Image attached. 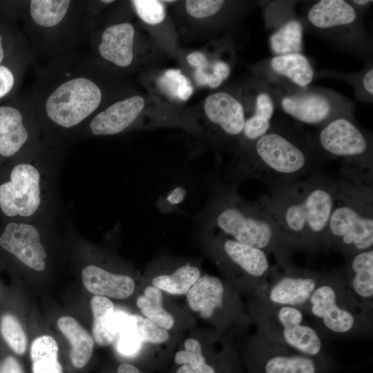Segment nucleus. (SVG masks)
Returning a JSON list of instances; mask_svg holds the SVG:
<instances>
[{"mask_svg": "<svg viewBox=\"0 0 373 373\" xmlns=\"http://www.w3.org/2000/svg\"><path fill=\"white\" fill-rule=\"evenodd\" d=\"M102 69L99 58L80 50L37 68L29 97L47 145L64 149L79 142L84 126L104 106Z\"/></svg>", "mask_w": 373, "mask_h": 373, "instance_id": "f257e3e1", "label": "nucleus"}, {"mask_svg": "<svg viewBox=\"0 0 373 373\" xmlns=\"http://www.w3.org/2000/svg\"><path fill=\"white\" fill-rule=\"evenodd\" d=\"M64 149L39 140L23 150L0 182V212L10 221H58Z\"/></svg>", "mask_w": 373, "mask_h": 373, "instance_id": "f03ea898", "label": "nucleus"}, {"mask_svg": "<svg viewBox=\"0 0 373 373\" xmlns=\"http://www.w3.org/2000/svg\"><path fill=\"white\" fill-rule=\"evenodd\" d=\"M336 180L315 172L303 179L270 188L257 201L271 215L295 250L316 254L334 205Z\"/></svg>", "mask_w": 373, "mask_h": 373, "instance_id": "7ed1b4c3", "label": "nucleus"}, {"mask_svg": "<svg viewBox=\"0 0 373 373\" xmlns=\"http://www.w3.org/2000/svg\"><path fill=\"white\" fill-rule=\"evenodd\" d=\"M324 162L309 133L274 119L267 133L240 150L229 176L236 181L256 180L273 188L319 171Z\"/></svg>", "mask_w": 373, "mask_h": 373, "instance_id": "20e7f679", "label": "nucleus"}, {"mask_svg": "<svg viewBox=\"0 0 373 373\" xmlns=\"http://www.w3.org/2000/svg\"><path fill=\"white\" fill-rule=\"evenodd\" d=\"M195 220L204 228L272 254L276 264L292 260L288 244L268 211L238 192L236 182L214 184L209 202Z\"/></svg>", "mask_w": 373, "mask_h": 373, "instance_id": "39448f33", "label": "nucleus"}, {"mask_svg": "<svg viewBox=\"0 0 373 373\" xmlns=\"http://www.w3.org/2000/svg\"><path fill=\"white\" fill-rule=\"evenodd\" d=\"M19 5L23 33L35 59L79 50L88 41L95 18L90 1L30 0Z\"/></svg>", "mask_w": 373, "mask_h": 373, "instance_id": "423d86ee", "label": "nucleus"}, {"mask_svg": "<svg viewBox=\"0 0 373 373\" xmlns=\"http://www.w3.org/2000/svg\"><path fill=\"white\" fill-rule=\"evenodd\" d=\"M323 249L347 259L373 249V173L341 167Z\"/></svg>", "mask_w": 373, "mask_h": 373, "instance_id": "0eeeda50", "label": "nucleus"}, {"mask_svg": "<svg viewBox=\"0 0 373 373\" xmlns=\"http://www.w3.org/2000/svg\"><path fill=\"white\" fill-rule=\"evenodd\" d=\"M303 310L325 340L358 339L372 335L373 311L352 296L339 270L322 271Z\"/></svg>", "mask_w": 373, "mask_h": 373, "instance_id": "6e6552de", "label": "nucleus"}, {"mask_svg": "<svg viewBox=\"0 0 373 373\" xmlns=\"http://www.w3.org/2000/svg\"><path fill=\"white\" fill-rule=\"evenodd\" d=\"M249 316L267 341L320 359H332L325 340L300 308L271 304L252 294Z\"/></svg>", "mask_w": 373, "mask_h": 373, "instance_id": "1a4fd4ad", "label": "nucleus"}, {"mask_svg": "<svg viewBox=\"0 0 373 373\" xmlns=\"http://www.w3.org/2000/svg\"><path fill=\"white\" fill-rule=\"evenodd\" d=\"M362 16L345 0H321L307 9L303 23L337 48L370 59L372 41Z\"/></svg>", "mask_w": 373, "mask_h": 373, "instance_id": "9d476101", "label": "nucleus"}, {"mask_svg": "<svg viewBox=\"0 0 373 373\" xmlns=\"http://www.w3.org/2000/svg\"><path fill=\"white\" fill-rule=\"evenodd\" d=\"M309 133L325 162L336 160L342 167L373 173L372 136L358 125L354 115L334 118Z\"/></svg>", "mask_w": 373, "mask_h": 373, "instance_id": "9b49d317", "label": "nucleus"}, {"mask_svg": "<svg viewBox=\"0 0 373 373\" xmlns=\"http://www.w3.org/2000/svg\"><path fill=\"white\" fill-rule=\"evenodd\" d=\"M203 236L221 270L241 288L253 293L270 276L273 265L262 250L220 233L204 231Z\"/></svg>", "mask_w": 373, "mask_h": 373, "instance_id": "f8f14e48", "label": "nucleus"}, {"mask_svg": "<svg viewBox=\"0 0 373 373\" xmlns=\"http://www.w3.org/2000/svg\"><path fill=\"white\" fill-rule=\"evenodd\" d=\"M278 104L294 119L318 127L334 118L354 115V104L350 99L323 87L287 91L280 95Z\"/></svg>", "mask_w": 373, "mask_h": 373, "instance_id": "ddd939ff", "label": "nucleus"}, {"mask_svg": "<svg viewBox=\"0 0 373 373\" xmlns=\"http://www.w3.org/2000/svg\"><path fill=\"white\" fill-rule=\"evenodd\" d=\"M57 221L8 222L0 234V247L30 270L43 272L48 265V242Z\"/></svg>", "mask_w": 373, "mask_h": 373, "instance_id": "4468645a", "label": "nucleus"}, {"mask_svg": "<svg viewBox=\"0 0 373 373\" xmlns=\"http://www.w3.org/2000/svg\"><path fill=\"white\" fill-rule=\"evenodd\" d=\"M248 353L251 373H333L339 367L334 358L311 357L271 343L258 334L251 339Z\"/></svg>", "mask_w": 373, "mask_h": 373, "instance_id": "2eb2a0df", "label": "nucleus"}, {"mask_svg": "<svg viewBox=\"0 0 373 373\" xmlns=\"http://www.w3.org/2000/svg\"><path fill=\"white\" fill-rule=\"evenodd\" d=\"M322 271L303 268L292 260L273 265L265 283L252 294L271 304L303 309L313 294Z\"/></svg>", "mask_w": 373, "mask_h": 373, "instance_id": "dca6fc26", "label": "nucleus"}, {"mask_svg": "<svg viewBox=\"0 0 373 373\" xmlns=\"http://www.w3.org/2000/svg\"><path fill=\"white\" fill-rule=\"evenodd\" d=\"M39 140L41 130L29 96L0 106V159L13 158Z\"/></svg>", "mask_w": 373, "mask_h": 373, "instance_id": "f3484780", "label": "nucleus"}, {"mask_svg": "<svg viewBox=\"0 0 373 373\" xmlns=\"http://www.w3.org/2000/svg\"><path fill=\"white\" fill-rule=\"evenodd\" d=\"M228 289L224 282L218 277L204 274L200 276L186 293L190 309L198 313L204 319L213 318L224 310L237 321L248 323L250 316L242 313L234 295L229 297Z\"/></svg>", "mask_w": 373, "mask_h": 373, "instance_id": "a211bd4d", "label": "nucleus"}, {"mask_svg": "<svg viewBox=\"0 0 373 373\" xmlns=\"http://www.w3.org/2000/svg\"><path fill=\"white\" fill-rule=\"evenodd\" d=\"M145 105L140 95L113 102L97 112L82 128L79 141L93 137L114 135L130 128Z\"/></svg>", "mask_w": 373, "mask_h": 373, "instance_id": "6ab92c4d", "label": "nucleus"}, {"mask_svg": "<svg viewBox=\"0 0 373 373\" xmlns=\"http://www.w3.org/2000/svg\"><path fill=\"white\" fill-rule=\"evenodd\" d=\"M135 30L129 22L109 25L100 33L90 32L88 41L102 60L119 68H127L134 59Z\"/></svg>", "mask_w": 373, "mask_h": 373, "instance_id": "aec40b11", "label": "nucleus"}, {"mask_svg": "<svg viewBox=\"0 0 373 373\" xmlns=\"http://www.w3.org/2000/svg\"><path fill=\"white\" fill-rule=\"evenodd\" d=\"M265 80L278 84L287 91L309 86L315 77L314 70L303 53L274 55L264 61Z\"/></svg>", "mask_w": 373, "mask_h": 373, "instance_id": "412c9836", "label": "nucleus"}, {"mask_svg": "<svg viewBox=\"0 0 373 373\" xmlns=\"http://www.w3.org/2000/svg\"><path fill=\"white\" fill-rule=\"evenodd\" d=\"M204 106L207 119L224 136L240 139L246 118L240 101L229 93L217 92L206 98Z\"/></svg>", "mask_w": 373, "mask_h": 373, "instance_id": "4be33fe9", "label": "nucleus"}, {"mask_svg": "<svg viewBox=\"0 0 373 373\" xmlns=\"http://www.w3.org/2000/svg\"><path fill=\"white\" fill-rule=\"evenodd\" d=\"M338 270L352 296L373 311V249L349 258Z\"/></svg>", "mask_w": 373, "mask_h": 373, "instance_id": "5701e85b", "label": "nucleus"}, {"mask_svg": "<svg viewBox=\"0 0 373 373\" xmlns=\"http://www.w3.org/2000/svg\"><path fill=\"white\" fill-rule=\"evenodd\" d=\"M81 277L84 287L95 296L125 299L135 289V281L131 276L112 272L97 263L86 264Z\"/></svg>", "mask_w": 373, "mask_h": 373, "instance_id": "b1692460", "label": "nucleus"}, {"mask_svg": "<svg viewBox=\"0 0 373 373\" xmlns=\"http://www.w3.org/2000/svg\"><path fill=\"white\" fill-rule=\"evenodd\" d=\"M275 110V102L271 93L265 90L256 98L254 112L247 119L240 137V150L264 135L269 130Z\"/></svg>", "mask_w": 373, "mask_h": 373, "instance_id": "393cba45", "label": "nucleus"}, {"mask_svg": "<svg viewBox=\"0 0 373 373\" xmlns=\"http://www.w3.org/2000/svg\"><path fill=\"white\" fill-rule=\"evenodd\" d=\"M57 325L71 345L70 358L73 365L77 368L83 367L92 355L93 338L75 318L70 316L59 318Z\"/></svg>", "mask_w": 373, "mask_h": 373, "instance_id": "a878e982", "label": "nucleus"}, {"mask_svg": "<svg viewBox=\"0 0 373 373\" xmlns=\"http://www.w3.org/2000/svg\"><path fill=\"white\" fill-rule=\"evenodd\" d=\"M303 32L302 20L294 17L283 20L269 37L271 52L275 55L302 53Z\"/></svg>", "mask_w": 373, "mask_h": 373, "instance_id": "bb28decb", "label": "nucleus"}, {"mask_svg": "<svg viewBox=\"0 0 373 373\" xmlns=\"http://www.w3.org/2000/svg\"><path fill=\"white\" fill-rule=\"evenodd\" d=\"M93 315V335L101 346H107L117 338L114 326L115 307L106 297L95 296L90 300Z\"/></svg>", "mask_w": 373, "mask_h": 373, "instance_id": "cd10ccee", "label": "nucleus"}, {"mask_svg": "<svg viewBox=\"0 0 373 373\" xmlns=\"http://www.w3.org/2000/svg\"><path fill=\"white\" fill-rule=\"evenodd\" d=\"M201 276L198 267L191 264H180L170 274L155 276L152 285L171 295L186 294Z\"/></svg>", "mask_w": 373, "mask_h": 373, "instance_id": "c85d7f7f", "label": "nucleus"}, {"mask_svg": "<svg viewBox=\"0 0 373 373\" xmlns=\"http://www.w3.org/2000/svg\"><path fill=\"white\" fill-rule=\"evenodd\" d=\"M162 291L153 285L147 286L143 294L136 300V305L144 317L169 331L174 325V318L163 307Z\"/></svg>", "mask_w": 373, "mask_h": 373, "instance_id": "c756f323", "label": "nucleus"}, {"mask_svg": "<svg viewBox=\"0 0 373 373\" xmlns=\"http://www.w3.org/2000/svg\"><path fill=\"white\" fill-rule=\"evenodd\" d=\"M31 50L15 57L11 63L0 64V99L8 96L19 86L26 70L35 63Z\"/></svg>", "mask_w": 373, "mask_h": 373, "instance_id": "7c9ffc66", "label": "nucleus"}, {"mask_svg": "<svg viewBox=\"0 0 373 373\" xmlns=\"http://www.w3.org/2000/svg\"><path fill=\"white\" fill-rule=\"evenodd\" d=\"M184 347V350L177 352L175 355V363L181 365L176 373H216L215 368L207 363L198 340L188 338Z\"/></svg>", "mask_w": 373, "mask_h": 373, "instance_id": "2f4dec72", "label": "nucleus"}, {"mask_svg": "<svg viewBox=\"0 0 373 373\" xmlns=\"http://www.w3.org/2000/svg\"><path fill=\"white\" fill-rule=\"evenodd\" d=\"M157 82L160 90L171 99L186 101L193 92L190 80L180 70H166Z\"/></svg>", "mask_w": 373, "mask_h": 373, "instance_id": "473e14b6", "label": "nucleus"}, {"mask_svg": "<svg viewBox=\"0 0 373 373\" xmlns=\"http://www.w3.org/2000/svg\"><path fill=\"white\" fill-rule=\"evenodd\" d=\"M116 331L118 352L124 356L135 355L140 350L142 342L133 327L131 315L122 313L117 316Z\"/></svg>", "mask_w": 373, "mask_h": 373, "instance_id": "72a5a7b5", "label": "nucleus"}, {"mask_svg": "<svg viewBox=\"0 0 373 373\" xmlns=\"http://www.w3.org/2000/svg\"><path fill=\"white\" fill-rule=\"evenodd\" d=\"M0 331L7 344L16 354L21 355L25 353L27 337L15 316L10 314H4L0 322Z\"/></svg>", "mask_w": 373, "mask_h": 373, "instance_id": "f704fd0d", "label": "nucleus"}, {"mask_svg": "<svg viewBox=\"0 0 373 373\" xmlns=\"http://www.w3.org/2000/svg\"><path fill=\"white\" fill-rule=\"evenodd\" d=\"M338 79L347 80L354 88L358 100L372 102L373 96V68L369 64L363 70L354 75H334Z\"/></svg>", "mask_w": 373, "mask_h": 373, "instance_id": "c9c22d12", "label": "nucleus"}, {"mask_svg": "<svg viewBox=\"0 0 373 373\" xmlns=\"http://www.w3.org/2000/svg\"><path fill=\"white\" fill-rule=\"evenodd\" d=\"M133 327L142 343L162 344L169 338L167 330L140 315H131Z\"/></svg>", "mask_w": 373, "mask_h": 373, "instance_id": "e433bc0d", "label": "nucleus"}, {"mask_svg": "<svg viewBox=\"0 0 373 373\" xmlns=\"http://www.w3.org/2000/svg\"><path fill=\"white\" fill-rule=\"evenodd\" d=\"M131 3L137 15L145 23L156 25L165 18V8L162 1L157 0H133Z\"/></svg>", "mask_w": 373, "mask_h": 373, "instance_id": "4c0bfd02", "label": "nucleus"}, {"mask_svg": "<svg viewBox=\"0 0 373 373\" xmlns=\"http://www.w3.org/2000/svg\"><path fill=\"white\" fill-rule=\"evenodd\" d=\"M222 0H188L186 1L187 12L195 18H204L217 13L223 7Z\"/></svg>", "mask_w": 373, "mask_h": 373, "instance_id": "58836bf2", "label": "nucleus"}, {"mask_svg": "<svg viewBox=\"0 0 373 373\" xmlns=\"http://www.w3.org/2000/svg\"><path fill=\"white\" fill-rule=\"evenodd\" d=\"M57 342L50 336H39L32 343L30 356L32 362L43 358H57Z\"/></svg>", "mask_w": 373, "mask_h": 373, "instance_id": "ea45409f", "label": "nucleus"}, {"mask_svg": "<svg viewBox=\"0 0 373 373\" xmlns=\"http://www.w3.org/2000/svg\"><path fill=\"white\" fill-rule=\"evenodd\" d=\"M33 373H62L57 358H43L32 362Z\"/></svg>", "mask_w": 373, "mask_h": 373, "instance_id": "a19ab883", "label": "nucleus"}, {"mask_svg": "<svg viewBox=\"0 0 373 373\" xmlns=\"http://www.w3.org/2000/svg\"><path fill=\"white\" fill-rule=\"evenodd\" d=\"M3 30V29L1 30L0 28V64L12 57L15 54L27 48H30L28 44L17 47L7 45Z\"/></svg>", "mask_w": 373, "mask_h": 373, "instance_id": "79ce46f5", "label": "nucleus"}, {"mask_svg": "<svg viewBox=\"0 0 373 373\" xmlns=\"http://www.w3.org/2000/svg\"><path fill=\"white\" fill-rule=\"evenodd\" d=\"M0 373H23L18 361L12 356L5 358L0 367Z\"/></svg>", "mask_w": 373, "mask_h": 373, "instance_id": "37998d69", "label": "nucleus"}, {"mask_svg": "<svg viewBox=\"0 0 373 373\" xmlns=\"http://www.w3.org/2000/svg\"><path fill=\"white\" fill-rule=\"evenodd\" d=\"M207 60V57L201 52H193L188 55L186 57L187 62L195 68L199 66Z\"/></svg>", "mask_w": 373, "mask_h": 373, "instance_id": "c03bdc74", "label": "nucleus"}, {"mask_svg": "<svg viewBox=\"0 0 373 373\" xmlns=\"http://www.w3.org/2000/svg\"><path fill=\"white\" fill-rule=\"evenodd\" d=\"M348 2L353 6L356 12L363 17L365 11L372 4L373 1L370 0H352Z\"/></svg>", "mask_w": 373, "mask_h": 373, "instance_id": "a18cd8bd", "label": "nucleus"}, {"mask_svg": "<svg viewBox=\"0 0 373 373\" xmlns=\"http://www.w3.org/2000/svg\"><path fill=\"white\" fill-rule=\"evenodd\" d=\"M117 373H140V372L131 364L123 363L119 365Z\"/></svg>", "mask_w": 373, "mask_h": 373, "instance_id": "49530a36", "label": "nucleus"}]
</instances>
